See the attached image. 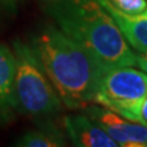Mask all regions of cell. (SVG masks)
Wrapping results in <instances>:
<instances>
[{"instance_id":"7","label":"cell","mask_w":147,"mask_h":147,"mask_svg":"<svg viewBox=\"0 0 147 147\" xmlns=\"http://www.w3.org/2000/svg\"><path fill=\"white\" fill-rule=\"evenodd\" d=\"M98 1L114 18L129 45L135 52H147V10L131 15L119 10L109 0Z\"/></svg>"},{"instance_id":"13","label":"cell","mask_w":147,"mask_h":147,"mask_svg":"<svg viewBox=\"0 0 147 147\" xmlns=\"http://www.w3.org/2000/svg\"><path fill=\"white\" fill-rule=\"evenodd\" d=\"M139 123H141L142 125L147 126V96L144 98V100H142V103H141Z\"/></svg>"},{"instance_id":"5","label":"cell","mask_w":147,"mask_h":147,"mask_svg":"<svg viewBox=\"0 0 147 147\" xmlns=\"http://www.w3.org/2000/svg\"><path fill=\"white\" fill-rule=\"evenodd\" d=\"M84 113L100 129H103L117 142L118 146H147V126L142 125L141 123L129 120L96 103L86 105Z\"/></svg>"},{"instance_id":"3","label":"cell","mask_w":147,"mask_h":147,"mask_svg":"<svg viewBox=\"0 0 147 147\" xmlns=\"http://www.w3.org/2000/svg\"><path fill=\"white\" fill-rule=\"evenodd\" d=\"M16 70V110L33 118H50L63 110L64 104L53 87L33 48L22 40H13Z\"/></svg>"},{"instance_id":"1","label":"cell","mask_w":147,"mask_h":147,"mask_svg":"<svg viewBox=\"0 0 147 147\" xmlns=\"http://www.w3.org/2000/svg\"><path fill=\"white\" fill-rule=\"evenodd\" d=\"M33 48L64 107L76 110L93 103L104 69L58 26L47 25L31 37Z\"/></svg>"},{"instance_id":"12","label":"cell","mask_w":147,"mask_h":147,"mask_svg":"<svg viewBox=\"0 0 147 147\" xmlns=\"http://www.w3.org/2000/svg\"><path fill=\"white\" fill-rule=\"evenodd\" d=\"M136 66L147 74V52H136Z\"/></svg>"},{"instance_id":"11","label":"cell","mask_w":147,"mask_h":147,"mask_svg":"<svg viewBox=\"0 0 147 147\" xmlns=\"http://www.w3.org/2000/svg\"><path fill=\"white\" fill-rule=\"evenodd\" d=\"M21 1L22 0H0V5H1L3 9H5L7 12L13 13V12H16Z\"/></svg>"},{"instance_id":"10","label":"cell","mask_w":147,"mask_h":147,"mask_svg":"<svg viewBox=\"0 0 147 147\" xmlns=\"http://www.w3.org/2000/svg\"><path fill=\"white\" fill-rule=\"evenodd\" d=\"M115 7L126 13H141L147 10V0H109Z\"/></svg>"},{"instance_id":"9","label":"cell","mask_w":147,"mask_h":147,"mask_svg":"<svg viewBox=\"0 0 147 147\" xmlns=\"http://www.w3.org/2000/svg\"><path fill=\"white\" fill-rule=\"evenodd\" d=\"M15 145L21 147H58L66 144L61 132L48 126L25 132Z\"/></svg>"},{"instance_id":"4","label":"cell","mask_w":147,"mask_h":147,"mask_svg":"<svg viewBox=\"0 0 147 147\" xmlns=\"http://www.w3.org/2000/svg\"><path fill=\"white\" fill-rule=\"evenodd\" d=\"M146 96L147 74L134 66H118L103 71L93 103L139 123L140 107Z\"/></svg>"},{"instance_id":"6","label":"cell","mask_w":147,"mask_h":147,"mask_svg":"<svg viewBox=\"0 0 147 147\" xmlns=\"http://www.w3.org/2000/svg\"><path fill=\"white\" fill-rule=\"evenodd\" d=\"M69 140L79 147H117L118 144L86 114L66 115L63 119Z\"/></svg>"},{"instance_id":"8","label":"cell","mask_w":147,"mask_h":147,"mask_svg":"<svg viewBox=\"0 0 147 147\" xmlns=\"http://www.w3.org/2000/svg\"><path fill=\"white\" fill-rule=\"evenodd\" d=\"M16 61L13 52L0 43V119L9 120L16 110L15 102V80Z\"/></svg>"},{"instance_id":"14","label":"cell","mask_w":147,"mask_h":147,"mask_svg":"<svg viewBox=\"0 0 147 147\" xmlns=\"http://www.w3.org/2000/svg\"><path fill=\"white\" fill-rule=\"evenodd\" d=\"M47 3H54V1H60V0H45Z\"/></svg>"},{"instance_id":"2","label":"cell","mask_w":147,"mask_h":147,"mask_svg":"<svg viewBox=\"0 0 147 147\" xmlns=\"http://www.w3.org/2000/svg\"><path fill=\"white\" fill-rule=\"evenodd\" d=\"M47 11L59 28L104 69L136 66V52L98 0L48 3Z\"/></svg>"}]
</instances>
